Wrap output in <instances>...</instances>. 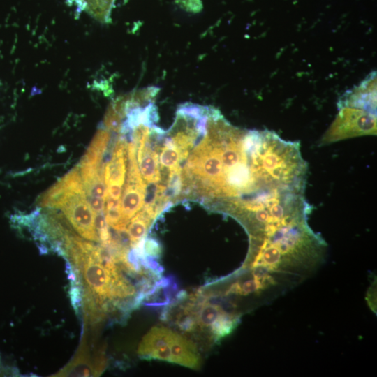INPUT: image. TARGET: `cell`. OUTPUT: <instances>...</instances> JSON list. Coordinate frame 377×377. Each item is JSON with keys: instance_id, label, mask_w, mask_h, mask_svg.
Listing matches in <instances>:
<instances>
[{"instance_id": "1", "label": "cell", "mask_w": 377, "mask_h": 377, "mask_svg": "<svg viewBox=\"0 0 377 377\" xmlns=\"http://www.w3.org/2000/svg\"><path fill=\"white\" fill-rule=\"evenodd\" d=\"M338 105L339 114L322 138L321 144L376 133V108L342 99Z\"/></svg>"}, {"instance_id": "14", "label": "cell", "mask_w": 377, "mask_h": 377, "mask_svg": "<svg viewBox=\"0 0 377 377\" xmlns=\"http://www.w3.org/2000/svg\"><path fill=\"white\" fill-rule=\"evenodd\" d=\"M70 296H71V304L75 308V310L76 312L78 311V309L80 306L81 305V289L78 286V283H74L71 285V287L70 288Z\"/></svg>"}, {"instance_id": "13", "label": "cell", "mask_w": 377, "mask_h": 377, "mask_svg": "<svg viewBox=\"0 0 377 377\" xmlns=\"http://www.w3.org/2000/svg\"><path fill=\"white\" fill-rule=\"evenodd\" d=\"M180 159V151L176 146L173 147L163 146L158 161L161 166L172 168L179 165Z\"/></svg>"}, {"instance_id": "8", "label": "cell", "mask_w": 377, "mask_h": 377, "mask_svg": "<svg viewBox=\"0 0 377 377\" xmlns=\"http://www.w3.org/2000/svg\"><path fill=\"white\" fill-rule=\"evenodd\" d=\"M175 332L163 326L152 327L139 343L138 354L150 359L152 353L161 347L170 345Z\"/></svg>"}, {"instance_id": "12", "label": "cell", "mask_w": 377, "mask_h": 377, "mask_svg": "<svg viewBox=\"0 0 377 377\" xmlns=\"http://www.w3.org/2000/svg\"><path fill=\"white\" fill-rule=\"evenodd\" d=\"M223 312V309L219 305L209 303L203 304L196 314L198 325L201 327L209 329Z\"/></svg>"}, {"instance_id": "6", "label": "cell", "mask_w": 377, "mask_h": 377, "mask_svg": "<svg viewBox=\"0 0 377 377\" xmlns=\"http://www.w3.org/2000/svg\"><path fill=\"white\" fill-rule=\"evenodd\" d=\"M146 184L142 181L126 179L121 196V212L127 221L135 216L144 205Z\"/></svg>"}, {"instance_id": "10", "label": "cell", "mask_w": 377, "mask_h": 377, "mask_svg": "<svg viewBox=\"0 0 377 377\" xmlns=\"http://www.w3.org/2000/svg\"><path fill=\"white\" fill-rule=\"evenodd\" d=\"M131 219L126 231L129 237L130 246L133 248L142 239L145 238L154 219L144 208Z\"/></svg>"}, {"instance_id": "15", "label": "cell", "mask_w": 377, "mask_h": 377, "mask_svg": "<svg viewBox=\"0 0 377 377\" xmlns=\"http://www.w3.org/2000/svg\"><path fill=\"white\" fill-rule=\"evenodd\" d=\"M144 253L147 255L156 256L160 253V245L154 239L145 240L144 242Z\"/></svg>"}, {"instance_id": "11", "label": "cell", "mask_w": 377, "mask_h": 377, "mask_svg": "<svg viewBox=\"0 0 377 377\" xmlns=\"http://www.w3.org/2000/svg\"><path fill=\"white\" fill-rule=\"evenodd\" d=\"M105 216L109 226L116 230L126 229L129 221L124 219L121 212V201L109 195L105 198Z\"/></svg>"}, {"instance_id": "5", "label": "cell", "mask_w": 377, "mask_h": 377, "mask_svg": "<svg viewBox=\"0 0 377 377\" xmlns=\"http://www.w3.org/2000/svg\"><path fill=\"white\" fill-rule=\"evenodd\" d=\"M104 367L105 360L102 355H98L91 360L87 334H84L74 357L52 376H97L103 372Z\"/></svg>"}, {"instance_id": "2", "label": "cell", "mask_w": 377, "mask_h": 377, "mask_svg": "<svg viewBox=\"0 0 377 377\" xmlns=\"http://www.w3.org/2000/svg\"><path fill=\"white\" fill-rule=\"evenodd\" d=\"M72 265L81 273L84 288L92 294L98 305L104 306L106 300H112L114 276L119 272L112 274L90 253H84Z\"/></svg>"}, {"instance_id": "4", "label": "cell", "mask_w": 377, "mask_h": 377, "mask_svg": "<svg viewBox=\"0 0 377 377\" xmlns=\"http://www.w3.org/2000/svg\"><path fill=\"white\" fill-rule=\"evenodd\" d=\"M61 209L71 226L80 235L87 240L99 242L94 224L95 212L85 195L72 196Z\"/></svg>"}, {"instance_id": "3", "label": "cell", "mask_w": 377, "mask_h": 377, "mask_svg": "<svg viewBox=\"0 0 377 377\" xmlns=\"http://www.w3.org/2000/svg\"><path fill=\"white\" fill-rule=\"evenodd\" d=\"M75 195H85L78 166L73 168L57 182L43 193L37 205L47 209H61Z\"/></svg>"}, {"instance_id": "9", "label": "cell", "mask_w": 377, "mask_h": 377, "mask_svg": "<svg viewBox=\"0 0 377 377\" xmlns=\"http://www.w3.org/2000/svg\"><path fill=\"white\" fill-rule=\"evenodd\" d=\"M79 12H83L101 23H109L115 0H67Z\"/></svg>"}, {"instance_id": "7", "label": "cell", "mask_w": 377, "mask_h": 377, "mask_svg": "<svg viewBox=\"0 0 377 377\" xmlns=\"http://www.w3.org/2000/svg\"><path fill=\"white\" fill-rule=\"evenodd\" d=\"M172 363L191 369H197L200 365V356L194 343L184 337L175 332L170 344Z\"/></svg>"}, {"instance_id": "16", "label": "cell", "mask_w": 377, "mask_h": 377, "mask_svg": "<svg viewBox=\"0 0 377 377\" xmlns=\"http://www.w3.org/2000/svg\"><path fill=\"white\" fill-rule=\"evenodd\" d=\"M122 185L110 184L106 186V195L110 197L120 200L122 194Z\"/></svg>"}]
</instances>
